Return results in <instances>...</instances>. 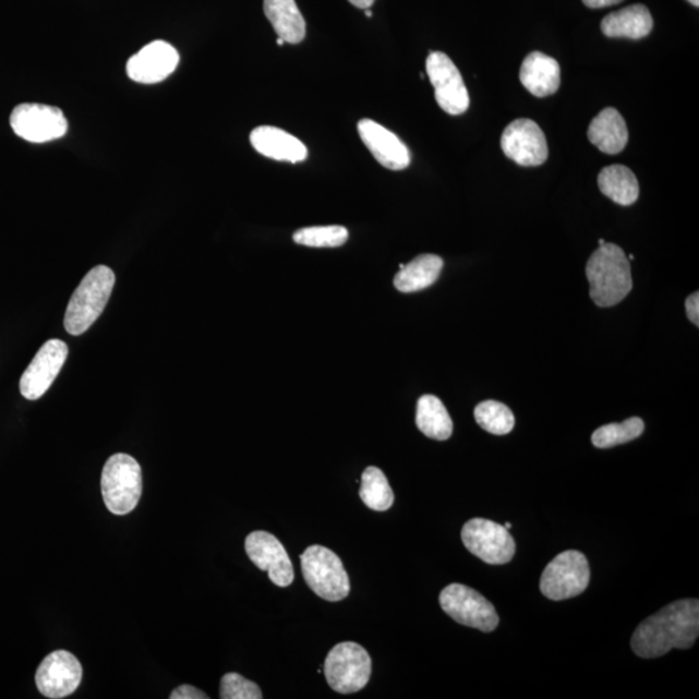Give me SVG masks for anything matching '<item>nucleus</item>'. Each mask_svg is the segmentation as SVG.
Segmentation results:
<instances>
[{
	"label": "nucleus",
	"instance_id": "2",
	"mask_svg": "<svg viewBox=\"0 0 699 699\" xmlns=\"http://www.w3.org/2000/svg\"><path fill=\"white\" fill-rule=\"evenodd\" d=\"M586 274L591 299L600 308L615 306L632 290L631 265L618 245H600L588 260Z\"/></svg>",
	"mask_w": 699,
	"mask_h": 699
},
{
	"label": "nucleus",
	"instance_id": "25",
	"mask_svg": "<svg viewBox=\"0 0 699 699\" xmlns=\"http://www.w3.org/2000/svg\"><path fill=\"white\" fill-rule=\"evenodd\" d=\"M417 425L422 434L435 441H447L454 432V422L441 399L421 397L418 401Z\"/></svg>",
	"mask_w": 699,
	"mask_h": 699
},
{
	"label": "nucleus",
	"instance_id": "27",
	"mask_svg": "<svg viewBox=\"0 0 699 699\" xmlns=\"http://www.w3.org/2000/svg\"><path fill=\"white\" fill-rule=\"evenodd\" d=\"M474 418L484 431L495 435L509 434L516 424L514 412L496 400L482 401L475 407Z\"/></svg>",
	"mask_w": 699,
	"mask_h": 699
},
{
	"label": "nucleus",
	"instance_id": "38",
	"mask_svg": "<svg viewBox=\"0 0 699 699\" xmlns=\"http://www.w3.org/2000/svg\"><path fill=\"white\" fill-rule=\"evenodd\" d=\"M284 44H286V41H284L281 38H278V45L282 46Z\"/></svg>",
	"mask_w": 699,
	"mask_h": 699
},
{
	"label": "nucleus",
	"instance_id": "34",
	"mask_svg": "<svg viewBox=\"0 0 699 699\" xmlns=\"http://www.w3.org/2000/svg\"><path fill=\"white\" fill-rule=\"evenodd\" d=\"M349 2L358 7V9L369 10L370 7L375 3V0H349Z\"/></svg>",
	"mask_w": 699,
	"mask_h": 699
},
{
	"label": "nucleus",
	"instance_id": "13",
	"mask_svg": "<svg viewBox=\"0 0 699 699\" xmlns=\"http://www.w3.org/2000/svg\"><path fill=\"white\" fill-rule=\"evenodd\" d=\"M245 551L260 570L268 573L275 586L286 588L293 583L294 567L278 538L267 531H254L245 539Z\"/></svg>",
	"mask_w": 699,
	"mask_h": 699
},
{
	"label": "nucleus",
	"instance_id": "24",
	"mask_svg": "<svg viewBox=\"0 0 699 699\" xmlns=\"http://www.w3.org/2000/svg\"><path fill=\"white\" fill-rule=\"evenodd\" d=\"M599 189L606 197L622 206L635 204L640 193L638 178L623 165H612L602 169L599 174Z\"/></svg>",
	"mask_w": 699,
	"mask_h": 699
},
{
	"label": "nucleus",
	"instance_id": "37",
	"mask_svg": "<svg viewBox=\"0 0 699 699\" xmlns=\"http://www.w3.org/2000/svg\"><path fill=\"white\" fill-rule=\"evenodd\" d=\"M504 528H505V529H507V530H509V529L511 528V523H509V522L505 523V525H504Z\"/></svg>",
	"mask_w": 699,
	"mask_h": 699
},
{
	"label": "nucleus",
	"instance_id": "26",
	"mask_svg": "<svg viewBox=\"0 0 699 699\" xmlns=\"http://www.w3.org/2000/svg\"><path fill=\"white\" fill-rule=\"evenodd\" d=\"M360 499L372 510H389L394 504V493L383 470L369 467L362 474V486L359 490Z\"/></svg>",
	"mask_w": 699,
	"mask_h": 699
},
{
	"label": "nucleus",
	"instance_id": "18",
	"mask_svg": "<svg viewBox=\"0 0 699 699\" xmlns=\"http://www.w3.org/2000/svg\"><path fill=\"white\" fill-rule=\"evenodd\" d=\"M251 143L258 154L276 161L297 164L306 160L309 155L306 145L278 128H255L251 134Z\"/></svg>",
	"mask_w": 699,
	"mask_h": 699
},
{
	"label": "nucleus",
	"instance_id": "15",
	"mask_svg": "<svg viewBox=\"0 0 699 699\" xmlns=\"http://www.w3.org/2000/svg\"><path fill=\"white\" fill-rule=\"evenodd\" d=\"M505 156L521 166L543 165L549 158L543 130L532 120L520 119L505 128L502 135Z\"/></svg>",
	"mask_w": 699,
	"mask_h": 699
},
{
	"label": "nucleus",
	"instance_id": "28",
	"mask_svg": "<svg viewBox=\"0 0 699 699\" xmlns=\"http://www.w3.org/2000/svg\"><path fill=\"white\" fill-rule=\"evenodd\" d=\"M643 421L639 418H631L623 421L622 424H608L601 426L592 435V443L598 448H612L619 445H625L639 438L643 433Z\"/></svg>",
	"mask_w": 699,
	"mask_h": 699
},
{
	"label": "nucleus",
	"instance_id": "9",
	"mask_svg": "<svg viewBox=\"0 0 699 699\" xmlns=\"http://www.w3.org/2000/svg\"><path fill=\"white\" fill-rule=\"evenodd\" d=\"M13 133L29 143L58 141L68 133V120L61 109L46 104L25 103L12 110Z\"/></svg>",
	"mask_w": 699,
	"mask_h": 699
},
{
	"label": "nucleus",
	"instance_id": "23",
	"mask_svg": "<svg viewBox=\"0 0 699 699\" xmlns=\"http://www.w3.org/2000/svg\"><path fill=\"white\" fill-rule=\"evenodd\" d=\"M443 260L435 254H421L400 268L394 278V286L401 293L420 292L438 280Z\"/></svg>",
	"mask_w": 699,
	"mask_h": 699
},
{
	"label": "nucleus",
	"instance_id": "6",
	"mask_svg": "<svg viewBox=\"0 0 699 699\" xmlns=\"http://www.w3.org/2000/svg\"><path fill=\"white\" fill-rule=\"evenodd\" d=\"M372 674V660L357 642L338 643L327 655L324 675L329 687L341 695L357 694L365 688Z\"/></svg>",
	"mask_w": 699,
	"mask_h": 699
},
{
	"label": "nucleus",
	"instance_id": "35",
	"mask_svg": "<svg viewBox=\"0 0 699 699\" xmlns=\"http://www.w3.org/2000/svg\"><path fill=\"white\" fill-rule=\"evenodd\" d=\"M688 2L694 4L695 7L699 5V0H688Z\"/></svg>",
	"mask_w": 699,
	"mask_h": 699
},
{
	"label": "nucleus",
	"instance_id": "17",
	"mask_svg": "<svg viewBox=\"0 0 699 699\" xmlns=\"http://www.w3.org/2000/svg\"><path fill=\"white\" fill-rule=\"evenodd\" d=\"M358 131L365 147L370 149L373 157L384 168L399 171L405 170L411 164V154L407 145L399 140L390 130L381 126L379 123L364 119L358 123Z\"/></svg>",
	"mask_w": 699,
	"mask_h": 699
},
{
	"label": "nucleus",
	"instance_id": "5",
	"mask_svg": "<svg viewBox=\"0 0 699 699\" xmlns=\"http://www.w3.org/2000/svg\"><path fill=\"white\" fill-rule=\"evenodd\" d=\"M304 581L317 596L330 602L349 596L350 578L340 557L322 545H311L301 555Z\"/></svg>",
	"mask_w": 699,
	"mask_h": 699
},
{
	"label": "nucleus",
	"instance_id": "12",
	"mask_svg": "<svg viewBox=\"0 0 699 699\" xmlns=\"http://www.w3.org/2000/svg\"><path fill=\"white\" fill-rule=\"evenodd\" d=\"M69 349L60 340L47 341L20 379V391L27 400H38L45 396L55 378L67 362Z\"/></svg>",
	"mask_w": 699,
	"mask_h": 699
},
{
	"label": "nucleus",
	"instance_id": "30",
	"mask_svg": "<svg viewBox=\"0 0 699 699\" xmlns=\"http://www.w3.org/2000/svg\"><path fill=\"white\" fill-rule=\"evenodd\" d=\"M221 699H261L262 690L257 684L237 673L226 674L220 680Z\"/></svg>",
	"mask_w": 699,
	"mask_h": 699
},
{
	"label": "nucleus",
	"instance_id": "36",
	"mask_svg": "<svg viewBox=\"0 0 699 699\" xmlns=\"http://www.w3.org/2000/svg\"><path fill=\"white\" fill-rule=\"evenodd\" d=\"M365 15H366V17H372V11L366 10Z\"/></svg>",
	"mask_w": 699,
	"mask_h": 699
},
{
	"label": "nucleus",
	"instance_id": "8",
	"mask_svg": "<svg viewBox=\"0 0 699 699\" xmlns=\"http://www.w3.org/2000/svg\"><path fill=\"white\" fill-rule=\"evenodd\" d=\"M439 604L449 617L462 626L493 632L499 626L496 608L480 592L462 584H449L441 592Z\"/></svg>",
	"mask_w": 699,
	"mask_h": 699
},
{
	"label": "nucleus",
	"instance_id": "7",
	"mask_svg": "<svg viewBox=\"0 0 699 699\" xmlns=\"http://www.w3.org/2000/svg\"><path fill=\"white\" fill-rule=\"evenodd\" d=\"M590 580V565L583 553L566 551L545 567L540 579V591L546 599L563 601L583 593Z\"/></svg>",
	"mask_w": 699,
	"mask_h": 699
},
{
	"label": "nucleus",
	"instance_id": "10",
	"mask_svg": "<svg viewBox=\"0 0 699 699\" xmlns=\"http://www.w3.org/2000/svg\"><path fill=\"white\" fill-rule=\"evenodd\" d=\"M461 539L470 553L490 565L508 564L516 553L515 539L509 531L484 518H473L463 525Z\"/></svg>",
	"mask_w": 699,
	"mask_h": 699
},
{
	"label": "nucleus",
	"instance_id": "1",
	"mask_svg": "<svg viewBox=\"0 0 699 699\" xmlns=\"http://www.w3.org/2000/svg\"><path fill=\"white\" fill-rule=\"evenodd\" d=\"M698 635V600H679L641 622L632 636L631 648L641 659H659L670 650L694 647Z\"/></svg>",
	"mask_w": 699,
	"mask_h": 699
},
{
	"label": "nucleus",
	"instance_id": "16",
	"mask_svg": "<svg viewBox=\"0 0 699 699\" xmlns=\"http://www.w3.org/2000/svg\"><path fill=\"white\" fill-rule=\"evenodd\" d=\"M179 53L165 40H154L144 46L128 61L129 79L142 85H156L176 72Z\"/></svg>",
	"mask_w": 699,
	"mask_h": 699
},
{
	"label": "nucleus",
	"instance_id": "14",
	"mask_svg": "<svg viewBox=\"0 0 699 699\" xmlns=\"http://www.w3.org/2000/svg\"><path fill=\"white\" fill-rule=\"evenodd\" d=\"M82 675L80 661L67 650H57L39 664L36 684L41 696L59 699L79 689Z\"/></svg>",
	"mask_w": 699,
	"mask_h": 699
},
{
	"label": "nucleus",
	"instance_id": "31",
	"mask_svg": "<svg viewBox=\"0 0 699 699\" xmlns=\"http://www.w3.org/2000/svg\"><path fill=\"white\" fill-rule=\"evenodd\" d=\"M209 696L205 695L192 685H180L177 689L171 691L170 699H207Z\"/></svg>",
	"mask_w": 699,
	"mask_h": 699
},
{
	"label": "nucleus",
	"instance_id": "21",
	"mask_svg": "<svg viewBox=\"0 0 699 699\" xmlns=\"http://www.w3.org/2000/svg\"><path fill=\"white\" fill-rule=\"evenodd\" d=\"M654 21L643 4L626 7L611 13L601 23V31L608 38L641 39L653 31Z\"/></svg>",
	"mask_w": 699,
	"mask_h": 699
},
{
	"label": "nucleus",
	"instance_id": "22",
	"mask_svg": "<svg viewBox=\"0 0 699 699\" xmlns=\"http://www.w3.org/2000/svg\"><path fill=\"white\" fill-rule=\"evenodd\" d=\"M263 9L276 34L286 44H301L306 37V21L297 7L296 0H265Z\"/></svg>",
	"mask_w": 699,
	"mask_h": 699
},
{
	"label": "nucleus",
	"instance_id": "11",
	"mask_svg": "<svg viewBox=\"0 0 699 699\" xmlns=\"http://www.w3.org/2000/svg\"><path fill=\"white\" fill-rule=\"evenodd\" d=\"M426 73L434 87L435 100L446 113L459 116L469 108V94L459 69L443 52H431Z\"/></svg>",
	"mask_w": 699,
	"mask_h": 699
},
{
	"label": "nucleus",
	"instance_id": "29",
	"mask_svg": "<svg viewBox=\"0 0 699 699\" xmlns=\"http://www.w3.org/2000/svg\"><path fill=\"white\" fill-rule=\"evenodd\" d=\"M348 239L349 231L342 226L308 227L293 234L297 244L310 248H337Z\"/></svg>",
	"mask_w": 699,
	"mask_h": 699
},
{
	"label": "nucleus",
	"instance_id": "3",
	"mask_svg": "<svg viewBox=\"0 0 699 699\" xmlns=\"http://www.w3.org/2000/svg\"><path fill=\"white\" fill-rule=\"evenodd\" d=\"M115 284V273L103 265L83 278L68 303L64 325L69 335L80 336L93 327L106 309Z\"/></svg>",
	"mask_w": 699,
	"mask_h": 699
},
{
	"label": "nucleus",
	"instance_id": "4",
	"mask_svg": "<svg viewBox=\"0 0 699 699\" xmlns=\"http://www.w3.org/2000/svg\"><path fill=\"white\" fill-rule=\"evenodd\" d=\"M143 491L142 468L133 456H110L101 473V494L106 507L116 516H126L136 508Z\"/></svg>",
	"mask_w": 699,
	"mask_h": 699
},
{
	"label": "nucleus",
	"instance_id": "39",
	"mask_svg": "<svg viewBox=\"0 0 699 699\" xmlns=\"http://www.w3.org/2000/svg\"><path fill=\"white\" fill-rule=\"evenodd\" d=\"M599 244H600V245H604V244H605V240L600 239V240H599Z\"/></svg>",
	"mask_w": 699,
	"mask_h": 699
},
{
	"label": "nucleus",
	"instance_id": "33",
	"mask_svg": "<svg viewBox=\"0 0 699 699\" xmlns=\"http://www.w3.org/2000/svg\"><path fill=\"white\" fill-rule=\"evenodd\" d=\"M623 2V0H583V3L590 9H604Z\"/></svg>",
	"mask_w": 699,
	"mask_h": 699
},
{
	"label": "nucleus",
	"instance_id": "20",
	"mask_svg": "<svg viewBox=\"0 0 699 699\" xmlns=\"http://www.w3.org/2000/svg\"><path fill=\"white\" fill-rule=\"evenodd\" d=\"M588 140L607 155H618L626 148L628 129L615 108H606L594 117L588 129Z\"/></svg>",
	"mask_w": 699,
	"mask_h": 699
},
{
	"label": "nucleus",
	"instance_id": "19",
	"mask_svg": "<svg viewBox=\"0 0 699 699\" xmlns=\"http://www.w3.org/2000/svg\"><path fill=\"white\" fill-rule=\"evenodd\" d=\"M520 80L537 98L557 93L561 85L558 62L543 52H531L522 62Z\"/></svg>",
	"mask_w": 699,
	"mask_h": 699
},
{
	"label": "nucleus",
	"instance_id": "32",
	"mask_svg": "<svg viewBox=\"0 0 699 699\" xmlns=\"http://www.w3.org/2000/svg\"><path fill=\"white\" fill-rule=\"evenodd\" d=\"M685 308H687V315L689 321L695 325H699V294L698 292L689 296L687 302H685Z\"/></svg>",
	"mask_w": 699,
	"mask_h": 699
}]
</instances>
